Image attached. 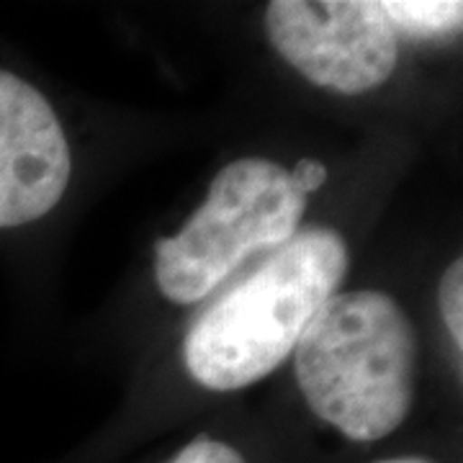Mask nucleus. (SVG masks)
I'll list each match as a JSON object with an SVG mask.
<instances>
[{
  "label": "nucleus",
  "instance_id": "2",
  "mask_svg": "<svg viewBox=\"0 0 463 463\" xmlns=\"http://www.w3.org/2000/svg\"><path fill=\"white\" fill-rule=\"evenodd\" d=\"M294 350L309 410L350 440H381L410 414L417 340L412 322L389 294H335Z\"/></svg>",
  "mask_w": 463,
  "mask_h": 463
},
{
  "label": "nucleus",
  "instance_id": "3",
  "mask_svg": "<svg viewBox=\"0 0 463 463\" xmlns=\"http://www.w3.org/2000/svg\"><path fill=\"white\" fill-rule=\"evenodd\" d=\"M307 196L288 170L263 157L237 160L175 237L157 240L155 276L165 298L194 304L216 291L250 255L281 248L298 232Z\"/></svg>",
  "mask_w": 463,
  "mask_h": 463
},
{
  "label": "nucleus",
  "instance_id": "8",
  "mask_svg": "<svg viewBox=\"0 0 463 463\" xmlns=\"http://www.w3.org/2000/svg\"><path fill=\"white\" fill-rule=\"evenodd\" d=\"M167 463H248L240 450H234L222 440H214L209 435H199L194 438L188 446L183 448L175 458H170Z\"/></svg>",
  "mask_w": 463,
  "mask_h": 463
},
{
  "label": "nucleus",
  "instance_id": "5",
  "mask_svg": "<svg viewBox=\"0 0 463 463\" xmlns=\"http://www.w3.org/2000/svg\"><path fill=\"white\" fill-rule=\"evenodd\" d=\"M70 170V147L50 100L0 70V230L50 214L65 196Z\"/></svg>",
  "mask_w": 463,
  "mask_h": 463
},
{
  "label": "nucleus",
  "instance_id": "1",
  "mask_svg": "<svg viewBox=\"0 0 463 463\" xmlns=\"http://www.w3.org/2000/svg\"><path fill=\"white\" fill-rule=\"evenodd\" d=\"M345 273L347 245L337 232H297L188 327L183 340L188 373L212 392H234L265 379L294 353Z\"/></svg>",
  "mask_w": 463,
  "mask_h": 463
},
{
  "label": "nucleus",
  "instance_id": "6",
  "mask_svg": "<svg viewBox=\"0 0 463 463\" xmlns=\"http://www.w3.org/2000/svg\"><path fill=\"white\" fill-rule=\"evenodd\" d=\"M394 29L420 36V39H440L461 32V3H432V0H392L381 3Z\"/></svg>",
  "mask_w": 463,
  "mask_h": 463
},
{
  "label": "nucleus",
  "instance_id": "7",
  "mask_svg": "<svg viewBox=\"0 0 463 463\" xmlns=\"http://www.w3.org/2000/svg\"><path fill=\"white\" fill-rule=\"evenodd\" d=\"M438 304L440 315L446 319V327L450 332V340L456 350H463V263L453 260L448 265L446 276L440 279L438 288Z\"/></svg>",
  "mask_w": 463,
  "mask_h": 463
},
{
  "label": "nucleus",
  "instance_id": "4",
  "mask_svg": "<svg viewBox=\"0 0 463 463\" xmlns=\"http://www.w3.org/2000/svg\"><path fill=\"white\" fill-rule=\"evenodd\" d=\"M268 39L283 60L319 88L358 96L397 70V29L371 0H273Z\"/></svg>",
  "mask_w": 463,
  "mask_h": 463
},
{
  "label": "nucleus",
  "instance_id": "10",
  "mask_svg": "<svg viewBox=\"0 0 463 463\" xmlns=\"http://www.w3.org/2000/svg\"><path fill=\"white\" fill-rule=\"evenodd\" d=\"M379 463H430L425 458H392V461H379Z\"/></svg>",
  "mask_w": 463,
  "mask_h": 463
},
{
  "label": "nucleus",
  "instance_id": "9",
  "mask_svg": "<svg viewBox=\"0 0 463 463\" xmlns=\"http://www.w3.org/2000/svg\"><path fill=\"white\" fill-rule=\"evenodd\" d=\"M288 175H291V183L297 185L298 194L309 196V194H315L317 188L325 185V181H327V167L322 165L319 160L304 157V160H298L294 170H288Z\"/></svg>",
  "mask_w": 463,
  "mask_h": 463
}]
</instances>
